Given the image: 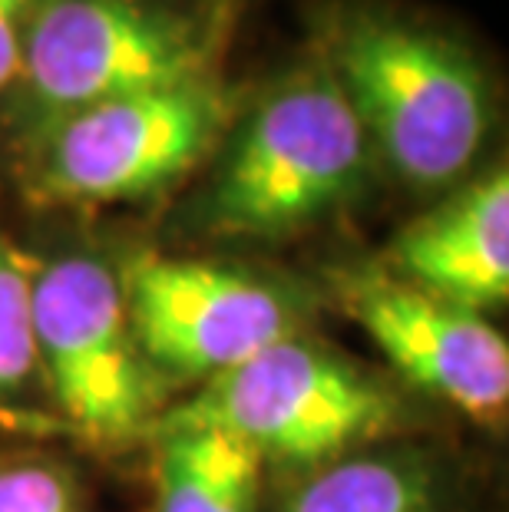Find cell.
I'll list each match as a JSON object with an SVG mask.
<instances>
[{
    "label": "cell",
    "mask_w": 509,
    "mask_h": 512,
    "mask_svg": "<svg viewBox=\"0 0 509 512\" xmlns=\"http://www.w3.org/2000/svg\"><path fill=\"white\" fill-rule=\"evenodd\" d=\"M314 53L341 86L377 166L410 192H450L493 126V90L463 40L371 0L324 7Z\"/></svg>",
    "instance_id": "6da1fadb"
},
{
    "label": "cell",
    "mask_w": 509,
    "mask_h": 512,
    "mask_svg": "<svg viewBox=\"0 0 509 512\" xmlns=\"http://www.w3.org/2000/svg\"><path fill=\"white\" fill-rule=\"evenodd\" d=\"M374 169L361 123L311 50L232 119L189 225L212 238L281 242L361 202Z\"/></svg>",
    "instance_id": "7a4b0ae2"
},
{
    "label": "cell",
    "mask_w": 509,
    "mask_h": 512,
    "mask_svg": "<svg viewBox=\"0 0 509 512\" xmlns=\"http://www.w3.org/2000/svg\"><path fill=\"white\" fill-rule=\"evenodd\" d=\"M225 27L166 0H47L0 103L10 156L90 106L215 73Z\"/></svg>",
    "instance_id": "3957f363"
},
{
    "label": "cell",
    "mask_w": 509,
    "mask_h": 512,
    "mask_svg": "<svg viewBox=\"0 0 509 512\" xmlns=\"http://www.w3.org/2000/svg\"><path fill=\"white\" fill-rule=\"evenodd\" d=\"M238 116L219 73L90 106L14 156L37 209H103L169 192L212 156Z\"/></svg>",
    "instance_id": "277c9868"
},
{
    "label": "cell",
    "mask_w": 509,
    "mask_h": 512,
    "mask_svg": "<svg viewBox=\"0 0 509 512\" xmlns=\"http://www.w3.org/2000/svg\"><path fill=\"white\" fill-rule=\"evenodd\" d=\"M397 413V397L374 377L291 334L212 377L159 423L232 433L262 460L328 466L381 437Z\"/></svg>",
    "instance_id": "5b68a950"
},
{
    "label": "cell",
    "mask_w": 509,
    "mask_h": 512,
    "mask_svg": "<svg viewBox=\"0 0 509 512\" xmlns=\"http://www.w3.org/2000/svg\"><path fill=\"white\" fill-rule=\"evenodd\" d=\"M34 347L57 407L93 443H126L159 403L156 370L139 354L119 275L93 255H60L30 275Z\"/></svg>",
    "instance_id": "8992f818"
},
{
    "label": "cell",
    "mask_w": 509,
    "mask_h": 512,
    "mask_svg": "<svg viewBox=\"0 0 509 512\" xmlns=\"http://www.w3.org/2000/svg\"><path fill=\"white\" fill-rule=\"evenodd\" d=\"M119 285L133 341L159 374L212 380L298 324L285 288L215 261L143 252L123 265Z\"/></svg>",
    "instance_id": "52a82bcc"
},
{
    "label": "cell",
    "mask_w": 509,
    "mask_h": 512,
    "mask_svg": "<svg viewBox=\"0 0 509 512\" xmlns=\"http://www.w3.org/2000/svg\"><path fill=\"white\" fill-rule=\"evenodd\" d=\"M331 291L404 380L480 423L503 417L509 347L483 314L433 298L384 265L331 271Z\"/></svg>",
    "instance_id": "ba28073f"
},
{
    "label": "cell",
    "mask_w": 509,
    "mask_h": 512,
    "mask_svg": "<svg viewBox=\"0 0 509 512\" xmlns=\"http://www.w3.org/2000/svg\"><path fill=\"white\" fill-rule=\"evenodd\" d=\"M387 271L407 285L483 314L509 298V176L496 166L463 179L387 245Z\"/></svg>",
    "instance_id": "9c48e42d"
},
{
    "label": "cell",
    "mask_w": 509,
    "mask_h": 512,
    "mask_svg": "<svg viewBox=\"0 0 509 512\" xmlns=\"http://www.w3.org/2000/svg\"><path fill=\"white\" fill-rule=\"evenodd\" d=\"M159 433L156 512H255L262 456L232 433L153 423Z\"/></svg>",
    "instance_id": "30bf717a"
},
{
    "label": "cell",
    "mask_w": 509,
    "mask_h": 512,
    "mask_svg": "<svg viewBox=\"0 0 509 512\" xmlns=\"http://www.w3.org/2000/svg\"><path fill=\"white\" fill-rule=\"evenodd\" d=\"M285 512H440L437 476L417 453H351L301 483Z\"/></svg>",
    "instance_id": "8fae6325"
},
{
    "label": "cell",
    "mask_w": 509,
    "mask_h": 512,
    "mask_svg": "<svg viewBox=\"0 0 509 512\" xmlns=\"http://www.w3.org/2000/svg\"><path fill=\"white\" fill-rule=\"evenodd\" d=\"M30 275L34 268H27L0 235V403L24 394L37 374Z\"/></svg>",
    "instance_id": "7c38bea8"
},
{
    "label": "cell",
    "mask_w": 509,
    "mask_h": 512,
    "mask_svg": "<svg viewBox=\"0 0 509 512\" xmlns=\"http://www.w3.org/2000/svg\"><path fill=\"white\" fill-rule=\"evenodd\" d=\"M0 512H86L80 489L47 456H0Z\"/></svg>",
    "instance_id": "4fadbf2b"
},
{
    "label": "cell",
    "mask_w": 509,
    "mask_h": 512,
    "mask_svg": "<svg viewBox=\"0 0 509 512\" xmlns=\"http://www.w3.org/2000/svg\"><path fill=\"white\" fill-rule=\"evenodd\" d=\"M47 0H0V103L17 80L30 27Z\"/></svg>",
    "instance_id": "5bb4252c"
}]
</instances>
